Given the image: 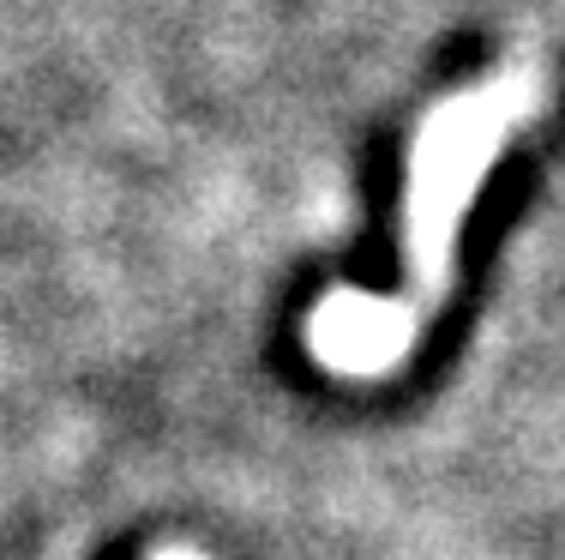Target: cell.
Segmentation results:
<instances>
[{
  "instance_id": "cell-1",
  "label": "cell",
  "mask_w": 565,
  "mask_h": 560,
  "mask_svg": "<svg viewBox=\"0 0 565 560\" xmlns=\"http://www.w3.org/2000/svg\"><path fill=\"white\" fill-rule=\"evenodd\" d=\"M547 73L535 61H511L505 73L434 103L409 145L403 181V289H331L307 314V356L338 380H385L409 362L422 326L446 308L457 277V235L481 181L500 169L505 145L542 115Z\"/></svg>"
},
{
  "instance_id": "cell-2",
  "label": "cell",
  "mask_w": 565,
  "mask_h": 560,
  "mask_svg": "<svg viewBox=\"0 0 565 560\" xmlns=\"http://www.w3.org/2000/svg\"><path fill=\"white\" fill-rule=\"evenodd\" d=\"M151 560H205L199 549H163V554H151Z\"/></svg>"
}]
</instances>
